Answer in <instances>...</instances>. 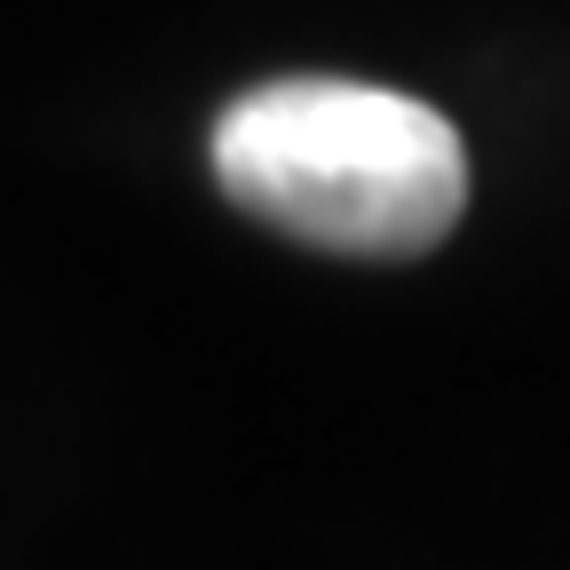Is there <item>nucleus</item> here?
<instances>
[{"instance_id": "1", "label": "nucleus", "mask_w": 570, "mask_h": 570, "mask_svg": "<svg viewBox=\"0 0 570 570\" xmlns=\"http://www.w3.org/2000/svg\"><path fill=\"white\" fill-rule=\"evenodd\" d=\"M214 183L254 223L356 254H428L468 206V151L444 111L373 80H269L214 119Z\"/></svg>"}]
</instances>
